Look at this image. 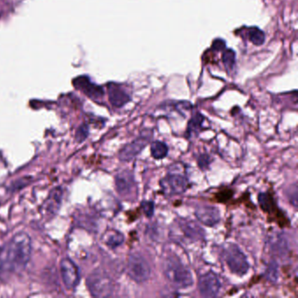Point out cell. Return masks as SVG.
Instances as JSON below:
<instances>
[{"mask_svg":"<svg viewBox=\"0 0 298 298\" xmlns=\"http://www.w3.org/2000/svg\"><path fill=\"white\" fill-rule=\"evenodd\" d=\"M109 100L115 108H122L131 101V95L123 90V87L116 83L108 85Z\"/></svg>","mask_w":298,"mask_h":298,"instance_id":"13","label":"cell"},{"mask_svg":"<svg viewBox=\"0 0 298 298\" xmlns=\"http://www.w3.org/2000/svg\"><path fill=\"white\" fill-rule=\"evenodd\" d=\"M212 158L208 155V154H201L198 159V165L199 167L205 171L206 169H207L209 166V164L212 163Z\"/></svg>","mask_w":298,"mask_h":298,"instance_id":"28","label":"cell"},{"mask_svg":"<svg viewBox=\"0 0 298 298\" xmlns=\"http://www.w3.org/2000/svg\"><path fill=\"white\" fill-rule=\"evenodd\" d=\"M249 39L253 45H263L265 42V33L258 27H251L249 30Z\"/></svg>","mask_w":298,"mask_h":298,"instance_id":"21","label":"cell"},{"mask_svg":"<svg viewBox=\"0 0 298 298\" xmlns=\"http://www.w3.org/2000/svg\"><path fill=\"white\" fill-rule=\"evenodd\" d=\"M0 15H1V13H0Z\"/></svg>","mask_w":298,"mask_h":298,"instance_id":"31","label":"cell"},{"mask_svg":"<svg viewBox=\"0 0 298 298\" xmlns=\"http://www.w3.org/2000/svg\"><path fill=\"white\" fill-rule=\"evenodd\" d=\"M89 134H90L89 126L85 123H83L78 128L76 133H75V139H76L78 143H82L86 140L87 138L89 137Z\"/></svg>","mask_w":298,"mask_h":298,"instance_id":"24","label":"cell"},{"mask_svg":"<svg viewBox=\"0 0 298 298\" xmlns=\"http://www.w3.org/2000/svg\"><path fill=\"white\" fill-rule=\"evenodd\" d=\"M267 277L271 282H275L278 279V264L275 261H272L267 270Z\"/></svg>","mask_w":298,"mask_h":298,"instance_id":"26","label":"cell"},{"mask_svg":"<svg viewBox=\"0 0 298 298\" xmlns=\"http://www.w3.org/2000/svg\"><path fill=\"white\" fill-rule=\"evenodd\" d=\"M115 183L116 191L122 196H129L137 190L135 178L131 171L119 172L115 176Z\"/></svg>","mask_w":298,"mask_h":298,"instance_id":"10","label":"cell"},{"mask_svg":"<svg viewBox=\"0 0 298 298\" xmlns=\"http://www.w3.org/2000/svg\"><path fill=\"white\" fill-rule=\"evenodd\" d=\"M160 186L163 190V192L167 196H176L180 195L186 192L190 186L189 181L186 177L172 173L163 177L160 180Z\"/></svg>","mask_w":298,"mask_h":298,"instance_id":"6","label":"cell"},{"mask_svg":"<svg viewBox=\"0 0 298 298\" xmlns=\"http://www.w3.org/2000/svg\"><path fill=\"white\" fill-rule=\"evenodd\" d=\"M199 291L203 298H216L220 293L221 282L215 273L209 271L199 279Z\"/></svg>","mask_w":298,"mask_h":298,"instance_id":"8","label":"cell"},{"mask_svg":"<svg viewBox=\"0 0 298 298\" xmlns=\"http://www.w3.org/2000/svg\"><path fill=\"white\" fill-rule=\"evenodd\" d=\"M222 61L227 69H232L235 64V53L232 49L226 50L223 53Z\"/></svg>","mask_w":298,"mask_h":298,"instance_id":"23","label":"cell"},{"mask_svg":"<svg viewBox=\"0 0 298 298\" xmlns=\"http://www.w3.org/2000/svg\"><path fill=\"white\" fill-rule=\"evenodd\" d=\"M103 241L111 249H116L123 244L124 241V235L117 230L111 229L104 233Z\"/></svg>","mask_w":298,"mask_h":298,"instance_id":"17","label":"cell"},{"mask_svg":"<svg viewBox=\"0 0 298 298\" xmlns=\"http://www.w3.org/2000/svg\"><path fill=\"white\" fill-rule=\"evenodd\" d=\"M127 271L130 277L137 283H143L151 276V267L146 259L139 253H131L129 256Z\"/></svg>","mask_w":298,"mask_h":298,"instance_id":"4","label":"cell"},{"mask_svg":"<svg viewBox=\"0 0 298 298\" xmlns=\"http://www.w3.org/2000/svg\"><path fill=\"white\" fill-rule=\"evenodd\" d=\"M233 195V193L231 191L227 190V191H223V192H219L218 194V201L220 202H225L226 200H229L231 197Z\"/></svg>","mask_w":298,"mask_h":298,"instance_id":"29","label":"cell"},{"mask_svg":"<svg viewBox=\"0 0 298 298\" xmlns=\"http://www.w3.org/2000/svg\"><path fill=\"white\" fill-rule=\"evenodd\" d=\"M195 216L202 224L212 228L221 221L220 210L212 206H199L195 209Z\"/></svg>","mask_w":298,"mask_h":298,"instance_id":"11","label":"cell"},{"mask_svg":"<svg viewBox=\"0 0 298 298\" xmlns=\"http://www.w3.org/2000/svg\"><path fill=\"white\" fill-rule=\"evenodd\" d=\"M223 259L232 273L243 276L248 273L249 263L245 253L234 243H229L223 249Z\"/></svg>","mask_w":298,"mask_h":298,"instance_id":"3","label":"cell"},{"mask_svg":"<svg viewBox=\"0 0 298 298\" xmlns=\"http://www.w3.org/2000/svg\"><path fill=\"white\" fill-rule=\"evenodd\" d=\"M167 144L162 141H154L151 144V153L153 159L156 160H161L168 155Z\"/></svg>","mask_w":298,"mask_h":298,"instance_id":"19","label":"cell"},{"mask_svg":"<svg viewBox=\"0 0 298 298\" xmlns=\"http://www.w3.org/2000/svg\"><path fill=\"white\" fill-rule=\"evenodd\" d=\"M87 284L90 294L94 298L111 297L114 290L112 280L102 271H95L91 274L88 278Z\"/></svg>","mask_w":298,"mask_h":298,"instance_id":"5","label":"cell"},{"mask_svg":"<svg viewBox=\"0 0 298 298\" xmlns=\"http://www.w3.org/2000/svg\"><path fill=\"white\" fill-rule=\"evenodd\" d=\"M163 274L168 281L180 289H186L193 284L192 272L180 259L171 255L163 262Z\"/></svg>","mask_w":298,"mask_h":298,"instance_id":"2","label":"cell"},{"mask_svg":"<svg viewBox=\"0 0 298 298\" xmlns=\"http://www.w3.org/2000/svg\"><path fill=\"white\" fill-rule=\"evenodd\" d=\"M225 46H226V44H225L224 41H221V40H216L212 44V48L215 51H221V50L224 49Z\"/></svg>","mask_w":298,"mask_h":298,"instance_id":"30","label":"cell"},{"mask_svg":"<svg viewBox=\"0 0 298 298\" xmlns=\"http://www.w3.org/2000/svg\"><path fill=\"white\" fill-rule=\"evenodd\" d=\"M204 116L199 112L192 115V118L188 123L187 130H186L187 138H192V136L197 135L200 132L204 123Z\"/></svg>","mask_w":298,"mask_h":298,"instance_id":"18","label":"cell"},{"mask_svg":"<svg viewBox=\"0 0 298 298\" xmlns=\"http://www.w3.org/2000/svg\"><path fill=\"white\" fill-rule=\"evenodd\" d=\"M141 208L143 213L147 218H151L154 214L155 211V205L152 200H143L141 203Z\"/></svg>","mask_w":298,"mask_h":298,"instance_id":"25","label":"cell"},{"mask_svg":"<svg viewBox=\"0 0 298 298\" xmlns=\"http://www.w3.org/2000/svg\"><path fill=\"white\" fill-rule=\"evenodd\" d=\"M61 274L62 281L66 288L74 290L80 282V272L74 261L69 258H64L61 261Z\"/></svg>","mask_w":298,"mask_h":298,"instance_id":"9","label":"cell"},{"mask_svg":"<svg viewBox=\"0 0 298 298\" xmlns=\"http://www.w3.org/2000/svg\"><path fill=\"white\" fill-rule=\"evenodd\" d=\"M179 226L184 236L190 241H200L204 238V230L193 221L187 219H180Z\"/></svg>","mask_w":298,"mask_h":298,"instance_id":"14","label":"cell"},{"mask_svg":"<svg viewBox=\"0 0 298 298\" xmlns=\"http://www.w3.org/2000/svg\"><path fill=\"white\" fill-rule=\"evenodd\" d=\"M152 138V131H143L138 138L134 139L130 143H127L125 146L119 152V160L123 162H129L134 160L137 156L139 155L148 143H150Z\"/></svg>","mask_w":298,"mask_h":298,"instance_id":"7","label":"cell"},{"mask_svg":"<svg viewBox=\"0 0 298 298\" xmlns=\"http://www.w3.org/2000/svg\"><path fill=\"white\" fill-rule=\"evenodd\" d=\"M288 196H289V200H290V203L293 205L295 208H297L298 207V184L297 183L291 185V187L288 192Z\"/></svg>","mask_w":298,"mask_h":298,"instance_id":"27","label":"cell"},{"mask_svg":"<svg viewBox=\"0 0 298 298\" xmlns=\"http://www.w3.org/2000/svg\"><path fill=\"white\" fill-rule=\"evenodd\" d=\"M32 253V241L27 233H17L5 249L3 267L9 271L22 270L27 265Z\"/></svg>","mask_w":298,"mask_h":298,"instance_id":"1","label":"cell"},{"mask_svg":"<svg viewBox=\"0 0 298 298\" xmlns=\"http://www.w3.org/2000/svg\"><path fill=\"white\" fill-rule=\"evenodd\" d=\"M62 192L60 188H55L50 192L49 196L47 198V200H46L45 204L43 206V207L47 213L53 215L57 213L62 202Z\"/></svg>","mask_w":298,"mask_h":298,"instance_id":"16","label":"cell"},{"mask_svg":"<svg viewBox=\"0 0 298 298\" xmlns=\"http://www.w3.org/2000/svg\"><path fill=\"white\" fill-rule=\"evenodd\" d=\"M258 203L261 206V210L271 215H277L279 214L277 205L274 199L271 192H261L258 195Z\"/></svg>","mask_w":298,"mask_h":298,"instance_id":"15","label":"cell"},{"mask_svg":"<svg viewBox=\"0 0 298 298\" xmlns=\"http://www.w3.org/2000/svg\"><path fill=\"white\" fill-rule=\"evenodd\" d=\"M74 86L78 90L82 91L84 94L88 95L90 98L93 100H99L102 99L104 95V91L102 87L94 84V82L90 81V78L85 76H81L74 80Z\"/></svg>","mask_w":298,"mask_h":298,"instance_id":"12","label":"cell"},{"mask_svg":"<svg viewBox=\"0 0 298 298\" xmlns=\"http://www.w3.org/2000/svg\"><path fill=\"white\" fill-rule=\"evenodd\" d=\"M31 181H32V179L29 178V177H24V178H21V179L15 180L9 186V191L12 192L20 191L21 189L27 186L31 183Z\"/></svg>","mask_w":298,"mask_h":298,"instance_id":"22","label":"cell"},{"mask_svg":"<svg viewBox=\"0 0 298 298\" xmlns=\"http://www.w3.org/2000/svg\"><path fill=\"white\" fill-rule=\"evenodd\" d=\"M270 246L275 253L283 254L287 251V241L281 234H276V236H275L271 241Z\"/></svg>","mask_w":298,"mask_h":298,"instance_id":"20","label":"cell"}]
</instances>
